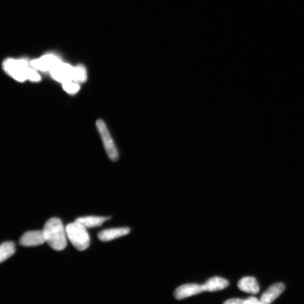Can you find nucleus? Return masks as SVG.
Instances as JSON below:
<instances>
[{"mask_svg":"<svg viewBox=\"0 0 304 304\" xmlns=\"http://www.w3.org/2000/svg\"><path fill=\"white\" fill-rule=\"evenodd\" d=\"M203 286L198 284H186L180 286L175 291L174 296L178 300H182L204 292Z\"/></svg>","mask_w":304,"mask_h":304,"instance_id":"8","label":"nucleus"},{"mask_svg":"<svg viewBox=\"0 0 304 304\" xmlns=\"http://www.w3.org/2000/svg\"><path fill=\"white\" fill-rule=\"evenodd\" d=\"M15 252V245L13 242H3L0 247V262L7 259Z\"/></svg>","mask_w":304,"mask_h":304,"instance_id":"14","label":"nucleus"},{"mask_svg":"<svg viewBox=\"0 0 304 304\" xmlns=\"http://www.w3.org/2000/svg\"><path fill=\"white\" fill-rule=\"evenodd\" d=\"M67 236L77 250L84 251L89 247L90 239L86 228L75 221L65 227Z\"/></svg>","mask_w":304,"mask_h":304,"instance_id":"3","label":"nucleus"},{"mask_svg":"<svg viewBox=\"0 0 304 304\" xmlns=\"http://www.w3.org/2000/svg\"><path fill=\"white\" fill-rule=\"evenodd\" d=\"M75 71V67L61 62L51 70V73L53 79L64 83L65 82L74 81Z\"/></svg>","mask_w":304,"mask_h":304,"instance_id":"5","label":"nucleus"},{"mask_svg":"<svg viewBox=\"0 0 304 304\" xmlns=\"http://www.w3.org/2000/svg\"><path fill=\"white\" fill-rule=\"evenodd\" d=\"M261 304L260 301H258V300L254 297H250L249 298L245 300L244 304Z\"/></svg>","mask_w":304,"mask_h":304,"instance_id":"18","label":"nucleus"},{"mask_svg":"<svg viewBox=\"0 0 304 304\" xmlns=\"http://www.w3.org/2000/svg\"><path fill=\"white\" fill-rule=\"evenodd\" d=\"M87 77H86V69L83 65H79L75 67V77H74V81L77 83H83L86 81Z\"/></svg>","mask_w":304,"mask_h":304,"instance_id":"15","label":"nucleus"},{"mask_svg":"<svg viewBox=\"0 0 304 304\" xmlns=\"http://www.w3.org/2000/svg\"><path fill=\"white\" fill-rule=\"evenodd\" d=\"M245 300L241 299H232L224 302L225 304H244Z\"/></svg>","mask_w":304,"mask_h":304,"instance_id":"17","label":"nucleus"},{"mask_svg":"<svg viewBox=\"0 0 304 304\" xmlns=\"http://www.w3.org/2000/svg\"><path fill=\"white\" fill-rule=\"evenodd\" d=\"M75 81H68L63 83V88L69 94H75L79 92L80 86Z\"/></svg>","mask_w":304,"mask_h":304,"instance_id":"16","label":"nucleus"},{"mask_svg":"<svg viewBox=\"0 0 304 304\" xmlns=\"http://www.w3.org/2000/svg\"><path fill=\"white\" fill-rule=\"evenodd\" d=\"M61 62L58 57L49 54L40 58L32 60L31 66L35 69L42 71L51 72L53 68Z\"/></svg>","mask_w":304,"mask_h":304,"instance_id":"6","label":"nucleus"},{"mask_svg":"<svg viewBox=\"0 0 304 304\" xmlns=\"http://www.w3.org/2000/svg\"><path fill=\"white\" fill-rule=\"evenodd\" d=\"M3 67L7 73L18 81L28 79L38 82L41 80L39 73L29 66L27 60L9 59L4 61Z\"/></svg>","mask_w":304,"mask_h":304,"instance_id":"2","label":"nucleus"},{"mask_svg":"<svg viewBox=\"0 0 304 304\" xmlns=\"http://www.w3.org/2000/svg\"><path fill=\"white\" fill-rule=\"evenodd\" d=\"M203 286L204 291L215 292L227 288L229 282L224 278L215 277L208 279Z\"/></svg>","mask_w":304,"mask_h":304,"instance_id":"12","label":"nucleus"},{"mask_svg":"<svg viewBox=\"0 0 304 304\" xmlns=\"http://www.w3.org/2000/svg\"><path fill=\"white\" fill-rule=\"evenodd\" d=\"M97 127L109 158L113 161H117L119 157L118 152L104 122L98 120L97 121Z\"/></svg>","mask_w":304,"mask_h":304,"instance_id":"4","label":"nucleus"},{"mask_svg":"<svg viewBox=\"0 0 304 304\" xmlns=\"http://www.w3.org/2000/svg\"><path fill=\"white\" fill-rule=\"evenodd\" d=\"M238 287L242 291L251 294H257L260 290L256 279L253 277H246L240 279Z\"/></svg>","mask_w":304,"mask_h":304,"instance_id":"11","label":"nucleus"},{"mask_svg":"<svg viewBox=\"0 0 304 304\" xmlns=\"http://www.w3.org/2000/svg\"><path fill=\"white\" fill-rule=\"evenodd\" d=\"M130 232L129 228L105 229L99 233L98 237L102 242H107L128 235Z\"/></svg>","mask_w":304,"mask_h":304,"instance_id":"10","label":"nucleus"},{"mask_svg":"<svg viewBox=\"0 0 304 304\" xmlns=\"http://www.w3.org/2000/svg\"><path fill=\"white\" fill-rule=\"evenodd\" d=\"M45 241L43 231L27 232L20 238L19 244L25 247L43 245Z\"/></svg>","mask_w":304,"mask_h":304,"instance_id":"7","label":"nucleus"},{"mask_svg":"<svg viewBox=\"0 0 304 304\" xmlns=\"http://www.w3.org/2000/svg\"><path fill=\"white\" fill-rule=\"evenodd\" d=\"M43 231L45 241L51 249L61 251L66 248V231L60 219L53 217L48 220Z\"/></svg>","mask_w":304,"mask_h":304,"instance_id":"1","label":"nucleus"},{"mask_svg":"<svg viewBox=\"0 0 304 304\" xmlns=\"http://www.w3.org/2000/svg\"><path fill=\"white\" fill-rule=\"evenodd\" d=\"M285 290V285L282 283H277L273 285L262 295L260 301L261 304L272 303L283 293Z\"/></svg>","mask_w":304,"mask_h":304,"instance_id":"9","label":"nucleus"},{"mask_svg":"<svg viewBox=\"0 0 304 304\" xmlns=\"http://www.w3.org/2000/svg\"><path fill=\"white\" fill-rule=\"evenodd\" d=\"M109 219L110 217H108L86 216L79 217L75 221L79 222L87 228L100 227L104 221Z\"/></svg>","mask_w":304,"mask_h":304,"instance_id":"13","label":"nucleus"}]
</instances>
